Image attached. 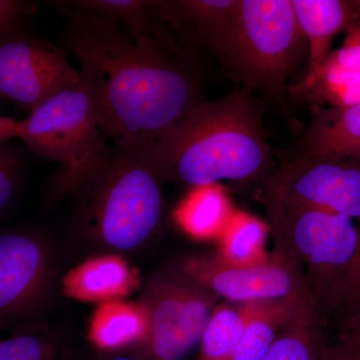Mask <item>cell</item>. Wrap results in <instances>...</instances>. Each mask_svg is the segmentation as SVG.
<instances>
[{
    "instance_id": "44dd1931",
    "label": "cell",
    "mask_w": 360,
    "mask_h": 360,
    "mask_svg": "<svg viewBox=\"0 0 360 360\" xmlns=\"http://www.w3.org/2000/svg\"><path fill=\"white\" fill-rule=\"evenodd\" d=\"M269 227L262 220L238 213L219 238V248L214 253L225 264L251 265L266 262L265 251Z\"/></svg>"
},
{
    "instance_id": "f1b7e54d",
    "label": "cell",
    "mask_w": 360,
    "mask_h": 360,
    "mask_svg": "<svg viewBox=\"0 0 360 360\" xmlns=\"http://www.w3.org/2000/svg\"><path fill=\"white\" fill-rule=\"evenodd\" d=\"M32 13V6L20 0H0V39L20 32L22 21Z\"/></svg>"
},
{
    "instance_id": "6da1fadb",
    "label": "cell",
    "mask_w": 360,
    "mask_h": 360,
    "mask_svg": "<svg viewBox=\"0 0 360 360\" xmlns=\"http://www.w3.org/2000/svg\"><path fill=\"white\" fill-rule=\"evenodd\" d=\"M60 6L68 20L63 44L94 87L115 148L139 158L161 131L203 101L191 66L136 44L105 16Z\"/></svg>"
},
{
    "instance_id": "7402d4cb",
    "label": "cell",
    "mask_w": 360,
    "mask_h": 360,
    "mask_svg": "<svg viewBox=\"0 0 360 360\" xmlns=\"http://www.w3.org/2000/svg\"><path fill=\"white\" fill-rule=\"evenodd\" d=\"M243 329L245 319L238 307H217L201 336L198 360H231Z\"/></svg>"
},
{
    "instance_id": "f546056e",
    "label": "cell",
    "mask_w": 360,
    "mask_h": 360,
    "mask_svg": "<svg viewBox=\"0 0 360 360\" xmlns=\"http://www.w3.org/2000/svg\"><path fill=\"white\" fill-rule=\"evenodd\" d=\"M18 123L13 116L0 115V146L16 137Z\"/></svg>"
},
{
    "instance_id": "8992f818",
    "label": "cell",
    "mask_w": 360,
    "mask_h": 360,
    "mask_svg": "<svg viewBox=\"0 0 360 360\" xmlns=\"http://www.w3.org/2000/svg\"><path fill=\"white\" fill-rule=\"evenodd\" d=\"M309 59L307 39L291 0H240L224 65L245 87L283 94L291 75Z\"/></svg>"
},
{
    "instance_id": "d4e9b609",
    "label": "cell",
    "mask_w": 360,
    "mask_h": 360,
    "mask_svg": "<svg viewBox=\"0 0 360 360\" xmlns=\"http://www.w3.org/2000/svg\"><path fill=\"white\" fill-rule=\"evenodd\" d=\"M360 310V238L359 248L354 262L348 269L342 281L331 295L328 307L323 314L326 317L333 316L342 319L348 314Z\"/></svg>"
},
{
    "instance_id": "52a82bcc",
    "label": "cell",
    "mask_w": 360,
    "mask_h": 360,
    "mask_svg": "<svg viewBox=\"0 0 360 360\" xmlns=\"http://www.w3.org/2000/svg\"><path fill=\"white\" fill-rule=\"evenodd\" d=\"M217 300L181 264L161 269L141 300L148 314V335L130 355L139 360H186L200 345Z\"/></svg>"
},
{
    "instance_id": "83f0119b",
    "label": "cell",
    "mask_w": 360,
    "mask_h": 360,
    "mask_svg": "<svg viewBox=\"0 0 360 360\" xmlns=\"http://www.w3.org/2000/svg\"><path fill=\"white\" fill-rule=\"evenodd\" d=\"M335 70L352 71V72L360 73V42L354 44H345L341 49L331 51L326 63L322 65L321 70H319L316 78H315L311 89L316 84L321 75L328 72V71Z\"/></svg>"
},
{
    "instance_id": "484cf974",
    "label": "cell",
    "mask_w": 360,
    "mask_h": 360,
    "mask_svg": "<svg viewBox=\"0 0 360 360\" xmlns=\"http://www.w3.org/2000/svg\"><path fill=\"white\" fill-rule=\"evenodd\" d=\"M338 321L335 340H328L329 360H360V310Z\"/></svg>"
},
{
    "instance_id": "7a4b0ae2",
    "label": "cell",
    "mask_w": 360,
    "mask_h": 360,
    "mask_svg": "<svg viewBox=\"0 0 360 360\" xmlns=\"http://www.w3.org/2000/svg\"><path fill=\"white\" fill-rule=\"evenodd\" d=\"M264 110L245 86L219 101H202L161 131L139 158L162 182L198 187L266 179L274 156Z\"/></svg>"
},
{
    "instance_id": "603a6c76",
    "label": "cell",
    "mask_w": 360,
    "mask_h": 360,
    "mask_svg": "<svg viewBox=\"0 0 360 360\" xmlns=\"http://www.w3.org/2000/svg\"><path fill=\"white\" fill-rule=\"evenodd\" d=\"M0 360H58L53 338L37 326L14 331L0 340Z\"/></svg>"
},
{
    "instance_id": "5b68a950",
    "label": "cell",
    "mask_w": 360,
    "mask_h": 360,
    "mask_svg": "<svg viewBox=\"0 0 360 360\" xmlns=\"http://www.w3.org/2000/svg\"><path fill=\"white\" fill-rule=\"evenodd\" d=\"M276 250L302 267L310 300L323 316L354 262L360 233L347 215L265 198Z\"/></svg>"
},
{
    "instance_id": "8fae6325",
    "label": "cell",
    "mask_w": 360,
    "mask_h": 360,
    "mask_svg": "<svg viewBox=\"0 0 360 360\" xmlns=\"http://www.w3.org/2000/svg\"><path fill=\"white\" fill-rule=\"evenodd\" d=\"M181 266L219 297L238 304L309 297L302 267L277 250L262 264L231 265L212 255L191 258Z\"/></svg>"
},
{
    "instance_id": "2e32d148",
    "label": "cell",
    "mask_w": 360,
    "mask_h": 360,
    "mask_svg": "<svg viewBox=\"0 0 360 360\" xmlns=\"http://www.w3.org/2000/svg\"><path fill=\"white\" fill-rule=\"evenodd\" d=\"M310 303L302 295L238 304L245 329L231 360H264L283 326Z\"/></svg>"
},
{
    "instance_id": "4dcf8cb0",
    "label": "cell",
    "mask_w": 360,
    "mask_h": 360,
    "mask_svg": "<svg viewBox=\"0 0 360 360\" xmlns=\"http://www.w3.org/2000/svg\"><path fill=\"white\" fill-rule=\"evenodd\" d=\"M103 360H139V359H137L136 357L132 356V355L115 354V355H113V356H110V357H108V359H104Z\"/></svg>"
},
{
    "instance_id": "9c48e42d",
    "label": "cell",
    "mask_w": 360,
    "mask_h": 360,
    "mask_svg": "<svg viewBox=\"0 0 360 360\" xmlns=\"http://www.w3.org/2000/svg\"><path fill=\"white\" fill-rule=\"evenodd\" d=\"M265 198L360 219V158L291 156L265 179Z\"/></svg>"
},
{
    "instance_id": "d6986e66",
    "label": "cell",
    "mask_w": 360,
    "mask_h": 360,
    "mask_svg": "<svg viewBox=\"0 0 360 360\" xmlns=\"http://www.w3.org/2000/svg\"><path fill=\"white\" fill-rule=\"evenodd\" d=\"M232 217L226 195L215 184L193 187L174 212L180 229L196 239H219Z\"/></svg>"
},
{
    "instance_id": "7c38bea8",
    "label": "cell",
    "mask_w": 360,
    "mask_h": 360,
    "mask_svg": "<svg viewBox=\"0 0 360 360\" xmlns=\"http://www.w3.org/2000/svg\"><path fill=\"white\" fill-rule=\"evenodd\" d=\"M298 25L309 46V71L293 94H307L331 52L336 35L359 20L354 0H291Z\"/></svg>"
},
{
    "instance_id": "cb8c5ba5",
    "label": "cell",
    "mask_w": 360,
    "mask_h": 360,
    "mask_svg": "<svg viewBox=\"0 0 360 360\" xmlns=\"http://www.w3.org/2000/svg\"><path fill=\"white\" fill-rule=\"evenodd\" d=\"M331 108H348L360 104V73L335 70L323 73L309 94Z\"/></svg>"
},
{
    "instance_id": "9a60e30c",
    "label": "cell",
    "mask_w": 360,
    "mask_h": 360,
    "mask_svg": "<svg viewBox=\"0 0 360 360\" xmlns=\"http://www.w3.org/2000/svg\"><path fill=\"white\" fill-rule=\"evenodd\" d=\"M293 158H360V104L321 111L305 130Z\"/></svg>"
},
{
    "instance_id": "30bf717a",
    "label": "cell",
    "mask_w": 360,
    "mask_h": 360,
    "mask_svg": "<svg viewBox=\"0 0 360 360\" xmlns=\"http://www.w3.org/2000/svg\"><path fill=\"white\" fill-rule=\"evenodd\" d=\"M79 80L63 51L20 32L0 39V98L37 110Z\"/></svg>"
},
{
    "instance_id": "1f68e13d",
    "label": "cell",
    "mask_w": 360,
    "mask_h": 360,
    "mask_svg": "<svg viewBox=\"0 0 360 360\" xmlns=\"http://www.w3.org/2000/svg\"><path fill=\"white\" fill-rule=\"evenodd\" d=\"M354 6H356L357 11H359L360 16V0H354Z\"/></svg>"
},
{
    "instance_id": "3957f363",
    "label": "cell",
    "mask_w": 360,
    "mask_h": 360,
    "mask_svg": "<svg viewBox=\"0 0 360 360\" xmlns=\"http://www.w3.org/2000/svg\"><path fill=\"white\" fill-rule=\"evenodd\" d=\"M162 184L142 158L112 146L73 195L77 231L105 253L137 250L162 221Z\"/></svg>"
},
{
    "instance_id": "e0dca14e",
    "label": "cell",
    "mask_w": 360,
    "mask_h": 360,
    "mask_svg": "<svg viewBox=\"0 0 360 360\" xmlns=\"http://www.w3.org/2000/svg\"><path fill=\"white\" fill-rule=\"evenodd\" d=\"M148 330V314L141 302L115 300L101 303L94 310L89 338L98 349L115 354L141 347Z\"/></svg>"
},
{
    "instance_id": "4fadbf2b",
    "label": "cell",
    "mask_w": 360,
    "mask_h": 360,
    "mask_svg": "<svg viewBox=\"0 0 360 360\" xmlns=\"http://www.w3.org/2000/svg\"><path fill=\"white\" fill-rule=\"evenodd\" d=\"M139 284L136 270L122 255L110 253L85 260L63 281V290L70 297L98 304L122 300Z\"/></svg>"
},
{
    "instance_id": "ac0fdd59",
    "label": "cell",
    "mask_w": 360,
    "mask_h": 360,
    "mask_svg": "<svg viewBox=\"0 0 360 360\" xmlns=\"http://www.w3.org/2000/svg\"><path fill=\"white\" fill-rule=\"evenodd\" d=\"M63 6L105 16L122 26L136 44L146 49L168 52L160 30V1L144 0H77L59 2ZM174 56V54H172Z\"/></svg>"
},
{
    "instance_id": "5bb4252c",
    "label": "cell",
    "mask_w": 360,
    "mask_h": 360,
    "mask_svg": "<svg viewBox=\"0 0 360 360\" xmlns=\"http://www.w3.org/2000/svg\"><path fill=\"white\" fill-rule=\"evenodd\" d=\"M240 0L160 1L163 20L180 28L186 25L212 47L224 63L236 30Z\"/></svg>"
},
{
    "instance_id": "ba28073f",
    "label": "cell",
    "mask_w": 360,
    "mask_h": 360,
    "mask_svg": "<svg viewBox=\"0 0 360 360\" xmlns=\"http://www.w3.org/2000/svg\"><path fill=\"white\" fill-rule=\"evenodd\" d=\"M56 278L51 239L35 229L0 231V330L37 326Z\"/></svg>"
},
{
    "instance_id": "ffe728a7",
    "label": "cell",
    "mask_w": 360,
    "mask_h": 360,
    "mask_svg": "<svg viewBox=\"0 0 360 360\" xmlns=\"http://www.w3.org/2000/svg\"><path fill=\"white\" fill-rule=\"evenodd\" d=\"M324 321L312 303L285 324L264 360H329Z\"/></svg>"
},
{
    "instance_id": "4316f807",
    "label": "cell",
    "mask_w": 360,
    "mask_h": 360,
    "mask_svg": "<svg viewBox=\"0 0 360 360\" xmlns=\"http://www.w3.org/2000/svg\"><path fill=\"white\" fill-rule=\"evenodd\" d=\"M20 158L13 149L0 146V213L13 202L20 184Z\"/></svg>"
},
{
    "instance_id": "277c9868",
    "label": "cell",
    "mask_w": 360,
    "mask_h": 360,
    "mask_svg": "<svg viewBox=\"0 0 360 360\" xmlns=\"http://www.w3.org/2000/svg\"><path fill=\"white\" fill-rule=\"evenodd\" d=\"M16 137L39 158L58 163L51 198L73 196L110 155L112 146L101 122L89 77L45 101L18 123Z\"/></svg>"
}]
</instances>
